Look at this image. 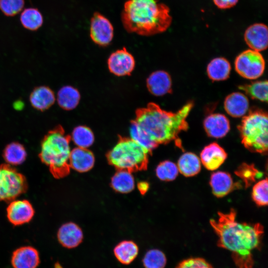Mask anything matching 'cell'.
Here are the masks:
<instances>
[{
  "label": "cell",
  "mask_w": 268,
  "mask_h": 268,
  "mask_svg": "<svg viewBox=\"0 0 268 268\" xmlns=\"http://www.w3.org/2000/svg\"><path fill=\"white\" fill-rule=\"evenodd\" d=\"M218 215L217 220L211 219L209 221L218 238L217 246L231 252L237 268H252V252L261 246L263 226L259 223L238 221L233 208L228 213L219 212Z\"/></svg>",
  "instance_id": "cell-1"
},
{
  "label": "cell",
  "mask_w": 268,
  "mask_h": 268,
  "mask_svg": "<svg viewBox=\"0 0 268 268\" xmlns=\"http://www.w3.org/2000/svg\"><path fill=\"white\" fill-rule=\"evenodd\" d=\"M193 106V102L190 101L173 113L162 109L154 103H149L146 107L136 110L134 120L158 144L175 141L176 145L180 147L179 134L188 130L187 118Z\"/></svg>",
  "instance_id": "cell-2"
},
{
  "label": "cell",
  "mask_w": 268,
  "mask_h": 268,
  "mask_svg": "<svg viewBox=\"0 0 268 268\" xmlns=\"http://www.w3.org/2000/svg\"><path fill=\"white\" fill-rule=\"evenodd\" d=\"M121 20L130 33L151 36L165 32L172 23L169 8L157 0H128Z\"/></svg>",
  "instance_id": "cell-3"
},
{
  "label": "cell",
  "mask_w": 268,
  "mask_h": 268,
  "mask_svg": "<svg viewBox=\"0 0 268 268\" xmlns=\"http://www.w3.org/2000/svg\"><path fill=\"white\" fill-rule=\"evenodd\" d=\"M70 140V136L61 126L49 131L42 140L39 157L55 178L65 177L69 173Z\"/></svg>",
  "instance_id": "cell-4"
},
{
  "label": "cell",
  "mask_w": 268,
  "mask_h": 268,
  "mask_svg": "<svg viewBox=\"0 0 268 268\" xmlns=\"http://www.w3.org/2000/svg\"><path fill=\"white\" fill-rule=\"evenodd\" d=\"M268 115L261 110L251 111L238 128L242 143L249 151L263 154L268 151Z\"/></svg>",
  "instance_id": "cell-5"
},
{
  "label": "cell",
  "mask_w": 268,
  "mask_h": 268,
  "mask_svg": "<svg viewBox=\"0 0 268 268\" xmlns=\"http://www.w3.org/2000/svg\"><path fill=\"white\" fill-rule=\"evenodd\" d=\"M148 153L131 138L120 136L117 144L107 154L110 164L118 170L130 172L146 169Z\"/></svg>",
  "instance_id": "cell-6"
},
{
  "label": "cell",
  "mask_w": 268,
  "mask_h": 268,
  "mask_svg": "<svg viewBox=\"0 0 268 268\" xmlns=\"http://www.w3.org/2000/svg\"><path fill=\"white\" fill-rule=\"evenodd\" d=\"M28 189L25 177L8 164L0 165V201L10 202Z\"/></svg>",
  "instance_id": "cell-7"
},
{
  "label": "cell",
  "mask_w": 268,
  "mask_h": 268,
  "mask_svg": "<svg viewBox=\"0 0 268 268\" xmlns=\"http://www.w3.org/2000/svg\"><path fill=\"white\" fill-rule=\"evenodd\" d=\"M235 68L243 77L255 79L260 77L265 69V61L260 52L251 49L240 53L235 61Z\"/></svg>",
  "instance_id": "cell-8"
},
{
  "label": "cell",
  "mask_w": 268,
  "mask_h": 268,
  "mask_svg": "<svg viewBox=\"0 0 268 268\" xmlns=\"http://www.w3.org/2000/svg\"><path fill=\"white\" fill-rule=\"evenodd\" d=\"M90 36L92 40L101 46L108 45L114 36V28L110 21L98 12L91 19Z\"/></svg>",
  "instance_id": "cell-9"
},
{
  "label": "cell",
  "mask_w": 268,
  "mask_h": 268,
  "mask_svg": "<svg viewBox=\"0 0 268 268\" xmlns=\"http://www.w3.org/2000/svg\"><path fill=\"white\" fill-rule=\"evenodd\" d=\"M110 71L118 76L130 75L135 67L133 55L125 48L118 50L111 54L108 60Z\"/></svg>",
  "instance_id": "cell-10"
},
{
  "label": "cell",
  "mask_w": 268,
  "mask_h": 268,
  "mask_svg": "<svg viewBox=\"0 0 268 268\" xmlns=\"http://www.w3.org/2000/svg\"><path fill=\"white\" fill-rule=\"evenodd\" d=\"M7 217L13 225L18 226L29 222L33 218L35 211L27 200H13L8 205Z\"/></svg>",
  "instance_id": "cell-11"
},
{
  "label": "cell",
  "mask_w": 268,
  "mask_h": 268,
  "mask_svg": "<svg viewBox=\"0 0 268 268\" xmlns=\"http://www.w3.org/2000/svg\"><path fill=\"white\" fill-rule=\"evenodd\" d=\"M244 40L251 50L260 52L268 45V29L265 24L258 23L249 26L245 31Z\"/></svg>",
  "instance_id": "cell-12"
},
{
  "label": "cell",
  "mask_w": 268,
  "mask_h": 268,
  "mask_svg": "<svg viewBox=\"0 0 268 268\" xmlns=\"http://www.w3.org/2000/svg\"><path fill=\"white\" fill-rule=\"evenodd\" d=\"M13 268H37L40 263L39 252L30 246L20 247L15 250L11 256Z\"/></svg>",
  "instance_id": "cell-13"
},
{
  "label": "cell",
  "mask_w": 268,
  "mask_h": 268,
  "mask_svg": "<svg viewBox=\"0 0 268 268\" xmlns=\"http://www.w3.org/2000/svg\"><path fill=\"white\" fill-rule=\"evenodd\" d=\"M60 244L67 249L78 247L82 242L83 234L78 225L73 222H67L62 225L57 233Z\"/></svg>",
  "instance_id": "cell-14"
},
{
  "label": "cell",
  "mask_w": 268,
  "mask_h": 268,
  "mask_svg": "<svg viewBox=\"0 0 268 268\" xmlns=\"http://www.w3.org/2000/svg\"><path fill=\"white\" fill-rule=\"evenodd\" d=\"M201 160L208 170L218 169L226 160L227 154L224 149L216 142L205 146L201 153Z\"/></svg>",
  "instance_id": "cell-15"
},
{
  "label": "cell",
  "mask_w": 268,
  "mask_h": 268,
  "mask_svg": "<svg viewBox=\"0 0 268 268\" xmlns=\"http://www.w3.org/2000/svg\"><path fill=\"white\" fill-rule=\"evenodd\" d=\"M203 127L209 136L220 138L227 134L230 130V126L229 120L225 115L214 113L207 116L205 118Z\"/></svg>",
  "instance_id": "cell-16"
},
{
  "label": "cell",
  "mask_w": 268,
  "mask_h": 268,
  "mask_svg": "<svg viewBox=\"0 0 268 268\" xmlns=\"http://www.w3.org/2000/svg\"><path fill=\"white\" fill-rule=\"evenodd\" d=\"M148 91L153 95L161 96L172 92V80L169 74L157 70L149 75L146 80Z\"/></svg>",
  "instance_id": "cell-17"
},
{
  "label": "cell",
  "mask_w": 268,
  "mask_h": 268,
  "mask_svg": "<svg viewBox=\"0 0 268 268\" xmlns=\"http://www.w3.org/2000/svg\"><path fill=\"white\" fill-rule=\"evenodd\" d=\"M95 157L87 148L76 147L70 151L69 164L70 168L79 172L89 171L94 166Z\"/></svg>",
  "instance_id": "cell-18"
},
{
  "label": "cell",
  "mask_w": 268,
  "mask_h": 268,
  "mask_svg": "<svg viewBox=\"0 0 268 268\" xmlns=\"http://www.w3.org/2000/svg\"><path fill=\"white\" fill-rule=\"evenodd\" d=\"M55 100L53 91L47 86L35 87L31 92L29 97L31 106L40 111L49 109L54 104Z\"/></svg>",
  "instance_id": "cell-19"
},
{
  "label": "cell",
  "mask_w": 268,
  "mask_h": 268,
  "mask_svg": "<svg viewBox=\"0 0 268 268\" xmlns=\"http://www.w3.org/2000/svg\"><path fill=\"white\" fill-rule=\"evenodd\" d=\"M249 102L247 97L240 92H233L225 99L224 108L230 116L239 118L244 116L247 112Z\"/></svg>",
  "instance_id": "cell-20"
},
{
  "label": "cell",
  "mask_w": 268,
  "mask_h": 268,
  "mask_svg": "<svg viewBox=\"0 0 268 268\" xmlns=\"http://www.w3.org/2000/svg\"><path fill=\"white\" fill-rule=\"evenodd\" d=\"M209 184L212 193L217 198L226 196L236 186L231 175L223 171H217L212 174Z\"/></svg>",
  "instance_id": "cell-21"
},
{
  "label": "cell",
  "mask_w": 268,
  "mask_h": 268,
  "mask_svg": "<svg viewBox=\"0 0 268 268\" xmlns=\"http://www.w3.org/2000/svg\"><path fill=\"white\" fill-rule=\"evenodd\" d=\"M139 253L138 245L132 240H123L113 249L114 255L121 264L128 266L136 258Z\"/></svg>",
  "instance_id": "cell-22"
},
{
  "label": "cell",
  "mask_w": 268,
  "mask_h": 268,
  "mask_svg": "<svg viewBox=\"0 0 268 268\" xmlns=\"http://www.w3.org/2000/svg\"><path fill=\"white\" fill-rule=\"evenodd\" d=\"M231 66L225 58H216L208 64L206 71L208 77L213 81L227 79L230 75Z\"/></svg>",
  "instance_id": "cell-23"
},
{
  "label": "cell",
  "mask_w": 268,
  "mask_h": 268,
  "mask_svg": "<svg viewBox=\"0 0 268 268\" xmlns=\"http://www.w3.org/2000/svg\"><path fill=\"white\" fill-rule=\"evenodd\" d=\"M177 167L182 175L192 177L198 174L201 169V162L198 156L192 152H186L179 158Z\"/></svg>",
  "instance_id": "cell-24"
},
{
  "label": "cell",
  "mask_w": 268,
  "mask_h": 268,
  "mask_svg": "<svg viewBox=\"0 0 268 268\" xmlns=\"http://www.w3.org/2000/svg\"><path fill=\"white\" fill-rule=\"evenodd\" d=\"M80 99V95L77 89L69 85L62 87L57 94L59 105L66 110L74 109L78 104Z\"/></svg>",
  "instance_id": "cell-25"
},
{
  "label": "cell",
  "mask_w": 268,
  "mask_h": 268,
  "mask_svg": "<svg viewBox=\"0 0 268 268\" xmlns=\"http://www.w3.org/2000/svg\"><path fill=\"white\" fill-rule=\"evenodd\" d=\"M111 185L116 192L126 194L134 190L135 182L131 172L126 170H118L112 178Z\"/></svg>",
  "instance_id": "cell-26"
},
{
  "label": "cell",
  "mask_w": 268,
  "mask_h": 268,
  "mask_svg": "<svg viewBox=\"0 0 268 268\" xmlns=\"http://www.w3.org/2000/svg\"><path fill=\"white\" fill-rule=\"evenodd\" d=\"M131 138L150 153L158 144L137 124L135 120L131 123Z\"/></svg>",
  "instance_id": "cell-27"
},
{
  "label": "cell",
  "mask_w": 268,
  "mask_h": 268,
  "mask_svg": "<svg viewBox=\"0 0 268 268\" xmlns=\"http://www.w3.org/2000/svg\"><path fill=\"white\" fill-rule=\"evenodd\" d=\"M27 152L24 146L18 142L8 144L3 151V157L9 165L21 164L25 160Z\"/></svg>",
  "instance_id": "cell-28"
},
{
  "label": "cell",
  "mask_w": 268,
  "mask_h": 268,
  "mask_svg": "<svg viewBox=\"0 0 268 268\" xmlns=\"http://www.w3.org/2000/svg\"><path fill=\"white\" fill-rule=\"evenodd\" d=\"M20 20L25 28L35 31L42 26L43 17L38 9L28 8L24 9L21 13Z\"/></svg>",
  "instance_id": "cell-29"
},
{
  "label": "cell",
  "mask_w": 268,
  "mask_h": 268,
  "mask_svg": "<svg viewBox=\"0 0 268 268\" xmlns=\"http://www.w3.org/2000/svg\"><path fill=\"white\" fill-rule=\"evenodd\" d=\"M238 88L253 99L266 102L268 101L267 80L255 81L240 85Z\"/></svg>",
  "instance_id": "cell-30"
},
{
  "label": "cell",
  "mask_w": 268,
  "mask_h": 268,
  "mask_svg": "<svg viewBox=\"0 0 268 268\" xmlns=\"http://www.w3.org/2000/svg\"><path fill=\"white\" fill-rule=\"evenodd\" d=\"M70 139L78 147L87 148L93 143L94 135L89 128L79 126L73 129Z\"/></svg>",
  "instance_id": "cell-31"
},
{
  "label": "cell",
  "mask_w": 268,
  "mask_h": 268,
  "mask_svg": "<svg viewBox=\"0 0 268 268\" xmlns=\"http://www.w3.org/2000/svg\"><path fill=\"white\" fill-rule=\"evenodd\" d=\"M167 258L165 254L157 249L148 250L142 259L144 268H165Z\"/></svg>",
  "instance_id": "cell-32"
},
{
  "label": "cell",
  "mask_w": 268,
  "mask_h": 268,
  "mask_svg": "<svg viewBox=\"0 0 268 268\" xmlns=\"http://www.w3.org/2000/svg\"><path fill=\"white\" fill-rule=\"evenodd\" d=\"M235 173L245 183L246 187L250 186L256 181L263 176V173L259 171L253 164H242Z\"/></svg>",
  "instance_id": "cell-33"
},
{
  "label": "cell",
  "mask_w": 268,
  "mask_h": 268,
  "mask_svg": "<svg viewBox=\"0 0 268 268\" xmlns=\"http://www.w3.org/2000/svg\"><path fill=\"white\" fill-rule=\"evenodd\" d=\"M157 177L162 181L175 180L179 173L177 165L174 162L166 160L159 163L156 168Z\"/></svg>",
  "instance_id": "cell-34"
},
{
  "label": "cell",
  "mask_w": 268,
  "mask_h": 268,
  "mask_svg": "<svg viewBox=\"0 0 268 268\" xmlns=\"http://www.w3.org/2000/svg\"><path fill=\"white\" fill-rule=\"evenodd\" d=\"M268 179L265 178L256 183L252 189V196L253 201L259 206L268 204Z\"/></svg>",
  "instance_id": "cell-35"
},
{
  "label": "cell",
  "mask_w": 268,
  "mask_h": 268,
  "mask_svg": "<svg viewBox=\"0 0 268 268\" xmlns=\"http://www.w3.org/2000/svg\"><path fill=\"white\" fill-rule=\"evenodd\" d=\"M24 0H0V9L6 16H13L21 11Z\"/></svg>",
  "instance_id": "cell-36"
},
{
  "label": "cell",
  "mask_w": 268,
  "mask_h": 268,
  "mask_svg": "<svg viewBox=\"0 0 268 268\" xmlns=\"http://www.w3.org/2000/svg\"><path fill=\"white\" fill-rule=\"evenodd\" d=\"M176 268H213L212 266L201 258H191L180 262Z\"/></svg>",
  "instance_id": "cell-37"
},
{
  "label": "cell",
  "mask_w": 268,
  "mask_h": 268,
  "mask_svg": "<svg viewBox=\"0 0 268 268\" xmlns=\"http://www.w3.org/2000/svg\"><path fill=\"white\" fill-rule=\"evenodd\" d=\"M214 4L219 8L225 9L235 6L238 0H212Z\"/></svg>",
  "instance_id": "cell-38"
},
{
  "label": "cell",
  "mask_w": 268,
  "mask_h": 268,
  "mask_svg": "<svg viewBox=\"0 0 268 268\" xmlns=\"http://www.w3.org/2000/svg\"><path fill=\"white\" fill-rule=\"evenodd\" d=\"M138 189L142 194H144L149 189V184L146 182H140L137 184Z\"/></svg>",
  "instance_id": "cell-39"
},
{
  "label": "cell",
  "mask_w": 268,
  "mask_h": 268,
  "mask_svg": "<svg viewBox=\"0 0 268 268\" xmlns=\"http://www.w3.org/2000/svg\"><path fill=\"white\" fill-rule=\"evenodd\" d=\"M54 268H63V267L59 262H57L54 264Z\"/></svg>",
  "instance_id": "cell-40"
}]
</instances>
